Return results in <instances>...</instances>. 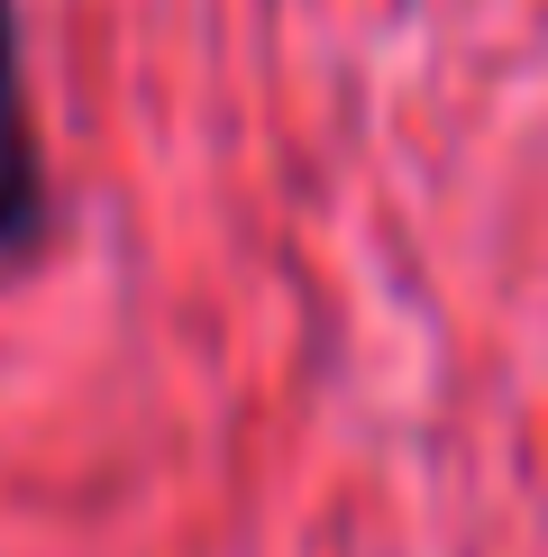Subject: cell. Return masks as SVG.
I'll return each mask as SVG.
<instances>
[{"label": "cell", "instance_id": "6da1fadb", "mask_svg": "<svg viewBox=\"0 0 548 557\" xmlns=\"http://www.w3.org/2000/svg\"><path fill=\"white\" fill-rule=\"evenodd\" d=\"M46 238V156L28 120V64H18V0H0V265Z\"/></svg>", "mask_w": 548, "mask_h": 557}]
</instances>
